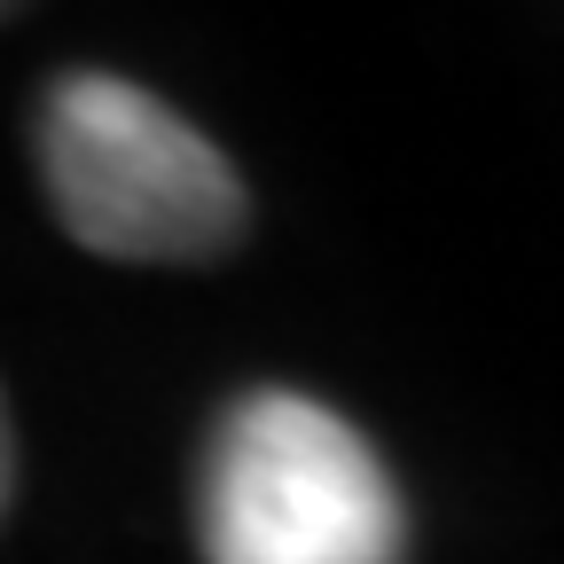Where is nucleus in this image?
<instances>
[{
  "mask_svg": "<svg viewBox=\"0 0 564 564\" xmlns=\"http://www.w3.org/2000/svg\"><path fill=\"white\" fill-rule=\"evenodd\" d=\"M204 564H400L408 510L377 447L306 392L220 415L196 494Z\"/></svg>",
  "mask_w": 564,
  "mask_h": 564,
  "instance_id": "nucleus-1",
  "label": "nucleus"
},
{
  "mask_svg": "<svg viewBox=\"0 0 564 564\" xmlns=\"http://www.w3.org/2000/svg\"><path fill=\"white\" fill-rule=\"evenodd\" d=\"M9 478H17V447H9V408H0V502H9Z\"/></svg>",
  "mask_w": 564,
  "mask_h": 564,
  "instance_id": "nucleus-3",
  "label": "nucleus"
},
{
  "mask_svg": "<svg viewBox=\"0 0 564 564\" xmlns=\"http://www.w3.org/2000/svg\"><path fill=\"white\" fill-rule=\"evenodd\" d=\"M40 165L63 228L102 259H220L251 204L236 165L150 87L70 70L40 110Z\"/></svg>",
  "mask_w": 564,
  "mask_h": 564,
  "instance_id": "nucleus-2",
  "label": "nucleus"
}]
</instances>
